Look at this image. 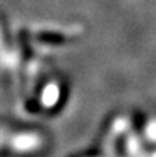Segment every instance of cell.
I'll return each mask as SVG.
<instances>
[{"label":"cell","mask_w":156,"mask_h":157,"mask_svg":"<svg viewBox=\"0 0 156 157\" xmlns=\"http://www.w3.org/2000/svg\"><path fill=\"white\" fill-rule=\"evenodd\" d=\"M82 157H99V156H82Z\"/></svg>","instance_id":"cell-2"},{"label":"cell","mask_w":156,"mask_h":157,"mask_svg":"<svg viewBox=\"0 0 156 157\" xmlns=\"http://www.w3.org/2000/svg\"><path fill=\"white\" fill-rule=\"evenodd\" d=\"M22 136H15L11 141L10 149L13 155L19 157H33L44 150V142L40 138H30V134H21Z\"/></svg>","instance_id":"cell-1"}]
</instances>
